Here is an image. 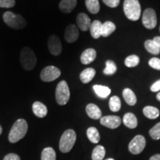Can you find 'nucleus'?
Wrapping results in <instances>:
<instances>
[{"label":"nucleus","mask_w":160,"mask_h":160,"mask_svg":"<svg viewBox=\"0 0 160 160\" xmlns=\"http://www.w3.org/2000/svg\"><path fill=\"white\" fill-rule=\"evenodd\" d=\"M28 128V126L26 120L23 119L17 120L10 131L8 135L9 141L11 143H15L23 139L27 133Z\"/></svg>","instance_id":"1"},{"label":"nucleus","mask_w":160,"mask_h":160,"mask_svg":"<svg viewBox=\"0 0 160 160\" xmlns=\"http://www.w3.org/2000/svg\"><path fill=\"white\" fill-rule=\"evenodd\" d=\"M124 13L131 21H137L141 16V5L139 0H125L123 4Z\"/></svg>","instance_id":"2"},{"label":"nucleus","mask_w":160,"mask_h":160,"mask_svg":"<svg viewBox=\"0 0 160 160\" xmlns=\"http://www.w3.org/2000/svg\"><path fill=\"white\" fill-rule=\"evenodd\" d=\"M20 62L22 68L26 71L34 68L37 65V57L33 50L28 47L23 48L20 53Z\"/></svg>","instance_id":"3"},{"label":"nucleus","mask_w":160,"mask_h":160,"mask_svg":"<svg viewBox=\"0 0 160 160\" xmlns=\"http://www.w3.org/2000/svg\"><path fill=\"white\" fill-rule=\"evenodd\" d=\"M3 20L6 25L13 29H23L27 25V22L22 16L15 14L11 11H7L4 13Z\"/></svg>","instance_id":"4"},{"label":"nucleus","mask_w":160,"mask_h":160,"mask_svg":"<svg viewBox=\"0 0 160 160\" xmlns=\"http://www.w3.org/2000/svg\"><path fill=\"white\" fill-rule=\"evenodd\" d=\"M77 140L76 132L72 129L65 131L62 135L59 142V149L62 153L71 151Z\"/></svg>","instance_id":"5"},{"label":"nucleus","mask_w":160,"mask_h":160,"mask_svg":"<svg viewBox=\"0 0 160 160\" xmlns=\"http://www.w3.org/2000/svg\"><path fill=\"white\" fill-rule=\"evenodd\" d=\"M70 90L68 83L62 80L57 85L56 89V100L59 105H65L70 99Z\"/></svg>","instance_id":"6"},{"label":"nucleus","mask_w":160,"mask_h":160,"mask_svg":"<svg viewBox=\"0 0 160 160\" xmlns=\"http://www.w3.org/2000/svg\"><path fill=\"white\" fill-rule=\"evenodd\" d=\"M61 75V71L55 66H47L40 73V78L43 82H50L58 79Z\"/></svg>","instance_id":"7"},{"label":"nucleus","mask_w":160,"mask_h":160,"mask_svg":"<svg viewBox=\"0 0 160 160\" xmlns=\"http://www.w3.org/2000/svg\"><path fill=\"white\" fill-rule=\"evenodd\" d=\"M146 140L142 135H137L130 142L128 145L129 151L133 154H139L145 149Z\"/></svg>","instance_id":"8"},{"label":"nucleus","mask_w":160,"mask_h":160,"mask_svg":"<svg viewBox=\"0 0 160 160\" xmlns=\"http://www.w3.org/2000/svg\"><path fill=\"white\" fill-rule=\"evenodd\" d=\"M142 24L147 29H153L157 26V19L154 10L148 8L144 11L142 15Z\"/></svg>","instance_id":"9"},{"label":"nucleus","mask_w":160,"mask_h":160,"mask_svg":"<svg viewBox=\"0 0 160 160\" xmlns=\"http://www.w3.org/2000/svg\"><path fill=\"white\" fill-rule=\"evenodd\" d=\"M48 46L50 53L53 56L59 55L62 51L61 41L59 38L56 35L50 36L48 41Z\"/></svg>","instance_id":"10"},{"label":"nucleus","mask_w":160,"mask_h":160,"mask_svg":"<svg viewBox=\"0 0 160 160\" xmlns=\"http://www.w3.org/2000/svg\"><path fill=\"white\" fill-rule=\"evenodd\" d=\"M122 120L117 116H105L100 119V123L111 129H116L121 125Z\"/></svg>","instance_id":"11"},{"label":"nucleus","mask_w":160,"mask_h":160,"mask_svg":"<svg viewBox=\"0 0 160 160\" xmlns=\"http://www.w3.org/2000/svg\"><path fill=\"white\" fill-rule=\"evenodd\" d=\"M79 30L75 25H69L66 28L65 31V39L68 42H74L79 38Z\"/></svg>","instance_id":"12"},{"label":"nucleus","mask_w":160,"mask_h":160,"mask_svg":"<svg viewBox=\"0 0 160 160\" xmlns=\"http://www.w3.org/2000/svg\"><path fill=\"white\" fill-rule=\"evenodd\" d=\"M77 23L79 28L82 31H87L90 29L92 22L86 13H79L77 17Z\"/></svg>","instance_id":"13"},{"label":"nucleus","mask_w":160,"mask_h":160,"mask_svg":"<svg viewBox=\"0 0 160 160\" xmlns=\"http://www.w3.org/2000/svg\"><path fill=\"white\" fill-rule=\"evenodd\" d=\"M96 57H97V51L93 48H88L82 53L80 60L84 65H88L94 61Z\"/></svg>","instance_id":"14"},{"label":"nucleus","mask_w":160,"mask_h":160,"mask_svg":"<svg viewBox=\"0 0 160 160\" xmlns=\"http://www.w3.org/2000/svg\"><path fill=\"white\" fill-rule=\"evenodd\" d=\"M86 113L90 118L93 119H99L102 118V111L95 104H88L86 106Z\"/></svg>","instance_id":"15"},{"label":"nucleus","mask_w":160,"mask_h":160,"mask_svg":"<svg viewBox=\"0 0 160 160\" xmlns=\"http://www.w3.org/2000/svg\"><path fill=\"white\" fill-rule=\"evenodd\" d=\"M33 113L39 118H44L48 114V108L43 103L40 102H35L32 106Z\"/></svg>","instance_id":"16"},{"label":"nucleus","mask_w":160,"mask_h":160,"mask_svg":"<svg viewBox=\"0 0 160 160\" xmlns=\"http://www.w3.org/2000/svg\"><path fill=\"white\" fill-rule=\"evenodd\" d=\"M77 0H62L59 3L60 11L65 13H68L73 11L77 6Z\"/></svg>","instance_id":"17"},{"label":"nucleus","mask_w":160,"mask_h":160,"mask_svg":"<svg viewBox=\"0 0 160 160\" xmlns=\"http://www.w3.org/2000/svg\"><path fill=\"white\" fill-rule=\"evenodd\" d=\"M123 123L128 128H136L138 125L137 118L133 113H127L123 117Z\"/></svg>","instance_id":"18"},{"label":"nucleus","mask_w":160,"mask_h":160,"mask_svg":"<svg viewBox=\"0 0 160 160\" xmlns=\"http://www.w3.org/2000/svg\"><path fill=\"white\" fill-rule=\"evenodd\" d=\"M96 75L95 69L92 68H86L80 73L79 78L81 82L84 84H87L90 82L92 79H93Z\"/></svg>","instance_id":"19"},{"label":"nucleus","mask_w":160,"mask_h":160,"mask_svg":"<svg viewBox=\"0 0 160 160\" xmlns=\"http://www.w3.org/2000/svg\"><path fill=\"white\" fill-rule=\"evenodd\" d=\"M102 23H101V22L99 20H94L92 22L91 27H90V31L93 39H99L102 36Z\"/></svg>","instance_id":"20"},{"label":"nucleus","mask_w":160,"mask_h":160,"mask_svg":"<svg viewBox=\"0 0 160 160\" xmlns=\"http://www.w3.org/2000/svg\"><path fill=\"white\" fill-rule=\"evenodd\" d=\"M123 98L126 102V103L129 105H134L137 103V97H136L135 93L130 88H125L123 90Z\"/></svg>","instance_id":"21"},{"label":"nucleus","mask_w":160,"mask_h":160,"mask_svg":"<svg viewBox=\"0 0 160 160\" xmlns=\"http://www.w3.org/2000/svg\"><path fill=\"white\" fill-rule=\"evenodd\" d=\"M93 90H94L95 93L100 98H107L108 96L111 94V90L107 86L95 85H93Z\"/></svg>","instance_id":"22"},{"label":"nucleus","mask_w":160,"mask_h":160,"mask_svg":"<svg viewBox=\"0 0 160 160\" xmlns=\"http://www.w3.org/2000/svg\"><path fill=\"white\" fill-rule=\"evenodd\" d=\"M116 30V25L112 22L107 21L102 24V37H108L113 33Z\"/></svg>","instance_id":"23"},{"label":"nucleus","mask_w":160,"mask_h":160,"mask_svg":"<svg viewBox=\"0 0 160 160\" xmlns=\"http://www.w3.org/2000/svg\"><path fill=\"white\" fill-rule=\"evenodd\" d=\"M143 113L146 117L151 119H155L159 117V111L153 106H146L143 109Z\"/></svg>","instance_id":"24"},{"label":"nucleus","mask_w":160,"mask_h":160,"mask_svg":"<svg viewBox=\"0 0 160 160\" xmlns=\"http://www.w3.org/2000/svg\"><path fill=\"white\" fill-rule=\"evenodd\" d=\"M145 48L148 51L149 53L152 54L158 55L160 53V48L153 39H148L145 42Z\"/></svg>","instance_id":"25"},{"label":"nucleus","mask_w":160,"mask_h":160,"mask_svg":"<svg viewBox=\"0 0 160 160\" xmlns=\"http://www.w3.org/2000/svg\"><path fill=\"white\" fill-rule=\"evenodd\" d=\"M85 5L90 13L96 14L100 10L99 0H86Z\"/></svg>","instance_id":"26"},{"label":"nucleus","mask_w":160,"mask_h":160,"mask_svg":"<svg viewBox=\"0 0 160 160\" xmlns=\"http://www.w3.org/2000/svg\"><path fill=\"white\" fill-rule=\"evenodd\" d=\"M87 136L92 143H98L99 142V133L98 130L94 127H91L87 130Z\"/></svg>","instance_id":"27"},{"label":"nucleus","mask_w":160,"mask_h":160,"mask_svg":"<svg viewBox=\"0 0 160 160\" xmlns=\"http://www.w3.org/2000/svg\"><path fill=\"white\" fill-rule=\"evenodd\" d=\"M105 156V149L103 146L97 145L92 153V160H102Z\"/></svg>","instance_id":"28"},{"label":"nucleus","mask_w":160,"mask_h":160,"mask_svg":"<svg viewBox=\"0 0 160 160\" xmlns=\"http://www.w3.org/2000/svg\"><path fill=\"white\" fill-rule=\"evenodd\" d=\"M56 152L52 148H45L42 152L41 160H56Z\"/></svg>","instance_id":"29"},{"label":"nucleus","mask_w":160,"mask_h":160,"mask_svg":"<svg viewBox=\"0 0 160 160\" xmlns=\"http://www.w3.org/2000/svg\"><path fill=\"white\" fill-rule=\"evenodd\" d=\"M109 107L111 111L117 112L121 108V101L117 96H113L110 99Z\"/></svg>","instance_id":"30"},{"label":"nucleus","mask_w":160,"mask_h":160,"mask_svg":"<svg viewBox=\"0 0 160 160\" xmlns=\"http://www.w3.org/2000/svg\"><path fill=\"white\" fill-rule=\"evenodd\" d=\"M106 68L104 69L103 73L105 75H113L117 72V67L115 62L112 60H108L106 62Z\"/></svg>","instance_id":"31"},{"label":"nucleus","mask_w":160,"mask_h":160,"mask_svg":"<svg viewBox=\"0 0 160 160\" xmlns=\"http://www.w3.org/2000/svg\"><path fill=\"white\" fill-rule=\"evenodd\" d=\"M139 58L137 55H131L125 59V65L128 68H133L139 65Z\"/></svg>","instance_id":"32"},{"label":"nucleus","mask_w":160,"mask_h":160,"mask_svg":"<svg viewBox=\"0 0 160 160\" xmlns=\"http://www.w3.org/2000/svg\"><path fill=\"white\" fill-rule=\"evenodd\" d=\"M149 134L153 139L157 140L160 139V122L157 123L150 130Z\"/></svg>","instance_id":"33"},{"label":"nucleus","mask_w":160,"mask_h":160,"mask_svg":"<svg viewBox=\"0 0 160 160\" xmlns=\"http://www.w3.org/2000/svg\"><path fill=\"white\" fill-rule=\"evenodd\" d=\"M15 0H0V8H10L15 5Z\"/></svg>","instance_id":"34"},{"label":"nucleus","mask_w":160,"mask_h":160,"mask_svg":"<svg viewBox=\"0 0 160 160\" xmlns=\"http://www.w3.org/2000/svg\"><path fill=\"white\" fill-rule=\"evenodd\" d=\"M149 65L151 66L152 68H154L156 70H159L160 71V59L158 58H152L149 60Z\"/></svg>","instance_id":"35"},{"label":"nucleus","mask_w":160,"mask_h":160,"mask_svg":"<svg viewBox=\"0 0 160 160\" xmlns=\"http://www.w3.org/2000/svg\"><path fill=\"white\" fill-rule=\"evenodd\" d=\"M103 2L110 8H117L119 5L120 0H102Z\"/></svg>","instance_id":"36"},{"label":"nucleus","mask_w":160,"mask_h":160,"mask_svg":"<svg viewBox=\"0 0 160 160\" xmlns=\"http://www.w3.org/2000/svg\"><path fill=\"white\" fill-rule=\"evenodd\" d=\"M3 160H20V157L15 153H9L5 156Z\"/></svg>","instance_id":"37"},{"label":"nucleus","mask_w":160,"mask_h":160,"mask_svg":"<svg viewBox=\"0 0 160 160\" xmlns=\"http://www.w3.org/2000/svg\"><path fill=\"white\" fill-rule=\"evenodd\" d=\"M151 91L152 92H158L160 91V79L153 83L151 87Z\"/></svg>","instance_id":"38"},{"label":"nucleus","mask_w":160,"mask_h":160,"mask_svg":"<svg viewBox=\"0 0 160 160\" xmlns=\"http://www.w3.org/2000/svg\"><path fill=\"white\" fill-rule=\"evenodd\" d=\"M153 40L155 42L156 44L159 46V48H160V37H154V39H153Z\"/></svg>","instance_id":"39"},{"label":"nucleus","mask_w":160,"mask_h":160,"mask_svg":"<svg viewBox=\"0 0 160 160\" xmlns=\"http://www.w3.org/2000/svg\"><path fill=\"white\" fill-rule=\"evenodd\" d=\"M150 160H160V154H156L151 157Z\"/></svg>","instance_id":"40"},{"label":"nucleus","mask_w":160,"mask_h":160,"mask_svg":"<svg viewBox=\"0 0 160 160\" xmlns=\"http://www.w3.org/2000/svg\"><path fill=\"white\" fill-rule=\"evenodd\" d=\"M157 99L158 101L160 102V92H159V93H157Z\"/></svg>","instance_id":"41"},{"label":"nucleus","mask_w":160,"mask_h":160,"mask_svg":"<svg viewBox=\"0 0 160 160\" xmlns=\"http://www.w3.org/2000/svg\"><path fill=\"white\" fill-rule=\"evenodd\" d=\"M2 126L0 125V135L2 134Z\"/></svg>","instance_id":"42"},{"label":"nucleus","mask_w":160,"mask_h":160,"mask_svg":"<svg viewBox=\"0 0 160 160\" xmlns=\"http://www.w3.org/2000/svg\"><path fill=\"white\" fill-rule=\"evenodd\" d=\"M106 160H114L113 159H106Z\"/></svg>","instance_id":"43"},{"label":"nucleus","mask_w":160,"mask_h":160,"mask_svg":"<svg viewBox=\"0 0 160 160\" xmlns=\"http://www.w3.org/2000/svg\"><path fill=\"white\" fill-rule=\"evenodd\" d=\"M159 31H160V28H159Z\"/></svg>","instance_id":"44"}]
</instances>
